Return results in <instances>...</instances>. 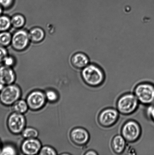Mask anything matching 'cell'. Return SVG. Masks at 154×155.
Returning a JSON list of instances; mask_svg holds the SVG:
<instances>
[{"label":"cell","mask_w":154,"mask_h":155,"mask_svg":"<svg viewBox=\"0 0 154 155\" xmlns=\"http://www.w3.org/2000/svg\"><path fill=\"white\" fill-rule=\"evenodd\" d=\"M81 77L84 83L93 87L100 86L105 79V74L102 70L93 64H88L83 69Z\"/></svg>","instance_id":"obj_1"},{"label":"cell","mask_w":154,"mask_h":155,"mask_svg":"<svg viewBox=\"0 0 154 155\" xmlns=\"http://www.w3.org/2000/svg\"><path fill=\"white\" fill-rule=\"evenodd\" d=\"M139 103L135 94L132 93L124 94L118 100L117 110L122 114L130 115L138 109Z\"/></svg>","instance_id":"obj_2"},{"label":"cell","mask_w":154,"mask_h":155,"mask_svg":"<svg viewBox=\"0 0 154 155\" xmlns=\"http://www.w3.org/2000/svg\"><path fill=\"white\" fill-rule=\"evenodd\" d=\"M134 94L140 103L150 105L154 103V85L149 83H140L136 86Z\"/></svg>","instance_id":"obj_3"},{"label":"cell","mask_w":154,"mask_h":155,"mask_svg":"<svg viewBox=\"0 0 154 155\" xmlns=\"http://www.w3.org/2000/svg\"><path fill=\"white\" fill-rule=\"evenodd\" d=\"M22 94L20 88L17 85H6L0 91V102L5 106L13 105L20 99Z\"/></svg>","instance_id":"obj_4"},{"label":"cell","mask_w":154,"mask_h":155,"mask_svg":"<svg viewBox=\"0 0 154 155\" xmlns=\"http://www.w3.org/2000/svg\"><path fill=\"white\" fill-rule=\"evenodd\" d=\"M141 132L139 124L136 121L130 120L126 121L122 127L121 135L127 142L132 143L138 140Z\"/></svg>","instance_id":"obj_5"},{"label":"cell","mask_w":154,"mask_h":155,"mask_svg":"<svg viewBox=\"0 0 154 155\" xmlns=\"http://www.w3.org/2000/svg\"><path fill=\"white\" fill-rule=\"evenodd\" d=\"M26 120L23 114L13 112L9 116L7 126L9 130L13 134L22 133L25 128Z\"/></svg>","instance_id":"obj_6"},{"label":"cell","mask_w":154,"mask_h":155,"mask_svg":"<svg viewBox=\"0 0 154 155\" xmlns=\"http://www.w3.org/2000/svg\"><path fill=\"white\" fill-rule=\"evenodd\" d=\"M29 32L25 30L19 29L12 35V48L18 51H24L28 48L30 42Z\"/></svg>","instance_id":"obj_7"},{"label":"cell","mask_w":154,"mask_h":155,"mask_svg":"<svg viewBox=\"0 0 154 155\" xmlns=\"http://www.w3.org/2000/svg\"><path fill=\"white\" fill-rule=\"evenodd\" d=\"M119 112L117 109L108 108L102 110L98 117V122L104 127H112L118 119Z\"/></svg>","instance_id":"obj_8"},{"label":"cell","mask_w":154,"mask_h":155,"mask_svg":"<svg viewBox=\"0 0 154 155\" xmlns=\"http://www.w3.org/2000/svg\"><path fill=\"white\" fill-rule=\"evenodd\" d=\"M46 100L44 93L40 91L36 90L29 94L26 101L29 108L33 110H38L45 106Z\"/></svg>","instance_id":"obj_9"},{"label":"cell","mask_w":154,"mask_h":155,"mask_svg":"<svg viewBox=\"0 0 154 155\" xmlns=\"http://www.w3.org/2000/svg\"><path fill=\"white\" fill-rule=\"evenodd\" d=\"M42 147L41 143L37 138L26 139L21 145L22 152L28 155L39 154Z\"/></svg>","instance_id":"obj_10"},{"label":"cell","mask_w":154,"mask_h":155,"mask_svg":"<svg viewBox=\"0 0 154 155\" xmlns=\"http://www.w3.org/2000/svg\"><path fill=\"white\" fill-rule=\"evenodd\" d=\"M71 139L74 143L79 146H83L88 143L90 134L85 129L78 127L73 129L70 133Z\"/></svg>","instance_id":"obj_11"},{"label":"cell","mask_w":154,"mask_h":155,"mask_svg":"<svg viewBox=\"0 0 154 155\" xmlns=\"http://www.w3.org/2000/svg\"><path fill=\"white\" fill-rule=\"evenodd\" d=\"M16 79V74L11 67L4 65L0 66V83L5 86L13 84Z\"/></svg>","instance_id":"obj_12"},{"label":"cell","mask_w":154,"mask_h":155,"mask_svg":"<svg viewBox=\"0 0 154 155\" xmlns=\"http://www.w3.org/2000/svg\"><path fill=\"white\" fill-rule=\"evenodd\" d=\"M126 142L121 135H116L112 141L111 147L113 151L116 154H121L126 149Z\"/></svg>","instance_id":"obj_13"},{"label":"cell","mask_w":154,"mask_h":155,"mask_svg":"<svg viewBox=\"0 0 154 155\" xmlns=\"http://www.w3.org/2000/svg\"><path fill=\"white\" fill-rule=\"evenodd\" d=\"M90 60L88 57L83 53H77L72 56V65L78 69H83L89 64Z\"/></svg>","instance_id":"obj_14"},{"label":"cell","mask_w":154,"mask_h":155,"mask_svg":"<svg viewBox=\"0 0 154 155\" xmlns=\"http://www.w3.org/2000/svg\"><path fill=\"white\" fill-rule=\"evenodd\" d=\"M29 34L30 41L35 43L42 42L45 38V35L44 31L42 28L38 27L32 28Z\"/></svg>","instance_id":"obj_15"},{"label":"cell","mask_w":154,"mask_h":155,"mask_svg":"<svg viewBox=\"0 0 154 155\" xmlns=\"http://www.w3.org/2000/svg\"><path fill=\"white\" fill-rule=\"evenodd\" d=\"M12 106L14 112L21 114L26 113L29 109L27 101L22 99L17 100Z\"/></svg>","instance_id":"obj_16"},{"label":"cell","mask_w":154,"mask_h":155,"mask_svg":"<svg viewBox=\"0 0 154 155\" xmlns=\"http://www.w3.org/2000/svg\"><path fill=\"white\" fill-rule=\"evenodd\" d=\"M12 26L16 29H20L24 26L26 22L25 17L22 15L16 14L11 18Z\"/></svg>","instance_id":"obj_17"},{"label":"cell","mask_w":154,"mask_h":155,"mask_svg":"<svg viewBox=\"0 0 154 155\" xmlns=\"http://www.w3.org/2000/svg\"><path fill=\"white\" fill-rule=\"evenodd\" d=\"M12 26L11 19L5 15L0 16V32L8 31Z\"/></svg>","instance_id":"obj_18"},{"label":"cell","mask_w":154,"mask_h":155,"mask_svg":"<svg viewBox=\"0 0 154 155\" xmlns=\"http://www.w3.org/2000/svg\"><path fill=\"white\" fill-rule=\"evenodd\" d=\"M12 35L8 31L0 32V45L7 47L11 44Z\"/></svg>","instance_id":"obj_19"},{"label":"cell","mask_w":154,"mask_h":155,"mask_svg":"<svg viewBox=\"0 0 154 155\" xmlns=\"http://www.w3.org/2000/svg\"><path fill=\"white\" fill-rule=\"evenodd\" d=\"M23 137L25 139H35L39 136V132L36 129L32 127H27L23 130Z\"/></svg>","instance_id":"obj_20"},{"label":"cell","mask_w":154,"mask_h":155,"mask_svg":"<svg viewBox=\"0 0 154 155\" xmlns=\"http://www.w3.org/2000/svg\"><path fill=\"white\" fill-rule=\"evenodd\" d=\"M17 154L16 148L10 144H6L2 147L0 155H15Z\"/></svg>","instance_id":"obj_21"},{"label":"cell","mask_w":154,"mask_h":155,"mask_svg":"<svg viewBox=\"0 0 154 155\" xmlns=\"http://www.w3.org/2000/svg\"><path fill=\"white\" fill-rule=\"evenodd\" d=\"M39 154L41 155H55L57 152L54 149L49 146L42 147Z\"/></svg>","instance_id":"obj_22"},{"label":"cell","mask_w":154,"mask_h":155,"mask_svg":"<svg viewBox=\"0 0 154 155\" xmlns=\"http://www.w3.org/2000/svg\"><path fill=\"white\" fill-rule=\"evenodd\" d=\"M46 99L48 101L54 102L57 101L58 99V95L56 91L53 90H48L45 93Z\"/></svg>","instance_id":"obj_23"},{"label":"cell","mask_w":154,"mask_h":155,"mask_svg":"<svg viewBox=\"0 0 154 155\" xmlns=\"http://www.w3.org/2000/svg\"><path fill=\"white\" fill-rule=\"evenodd\" d=\"M14 2V0H0V5L4 9H8L11 7Z\"/></svg>","instance_id":"obj_24"},{"label":"cell","mask_w":154,"mask_h":155,"mask_svg":"<svg viewBox=\"0 0 154 155\" xmlns=\"http://www.w3.org/2000/svg\"><path fill=\"white\" fill-rule=\"evenodd\" d=\"M3 63L5 66L12 68L15 64V59L12 56L8 55L4 59Z\"/></svg>","instance_id":"obj_25"},{"label":"cell","mask_w":154,"mask_h":155,"mask_svg":"<svg viewBox=\"0 0 154 155\" xmlns=\"http://www.w3.org/2000/svg\"><path fill=\"white\" fill-rule=\"evenodd\" d=\"M8 55V52L5 47L0 45V63H3L5 58Z\"/></svg>","instance_id":"obj_26"},{"label":"cell","mask_w":154,"mask_h":155,"mask_svg":"<svg viewBox=\"0 0 154 155\" xmlns=\"http://www.w3.org/2000/svg\"><path fill=\"white\" fill-rule=\"evenodd\" d=\"M147 116L154 122V104L150 105L147 110Z\"/></svg>","instance_id":"obj_27"},{"label":"cell","mask_w":154,"mask_h":155,"mask_svg":"<svg viewBox=\"0 0 154 155\" xmlns=\"http://www.w3.org/2000/svg\"><path fill=\"white\" fill-rule=\"evenodd\" d=\"M84 154L87 155H96L98 154L96 151H93V150H90V151L86 152Z\"/></svg>","instance_id":"obj_28"},{"label":"cell","mask_w":154,"mask_h":155,"mask_svg":"<svg viewBox=\"0 0 154 155\" xmlns=\"http://www.w3.org/2000/svg\"><path fill=\"white\" fill-rule=\"evenodd\" d=\"M3 10H4V8H3L0 5V16L2 15Z\"/></svg>","instance_id":"obj_29"},{"label":"cell","mask_w":154,"mask_h":155,"mask_svg":"<svg viewBox=\"0 0 154 155\" xmlns=\"http://www.w3.org/2000/svg\"><path fill=\"white\" fill-rule=\"evenodd\" d=\"M5 86L4 84H2L0 83V91H1L3 88H4Z\"/></svg>","instance_id":"obj_30"},{"label":"cell","mask_w":154,"mask_h":155,"mask_svg":"<svg viewBox=\"0 0 154 155\" xmlns=\"http://www.w3.org/2000/svg\"><path fill=\"white\" fill-rule=\"evenodd\" d=\"M2 147V146L1 142V140H0V151H1V149Z\"/></svg>","instance_id":"obj_31"}]
</instances>
